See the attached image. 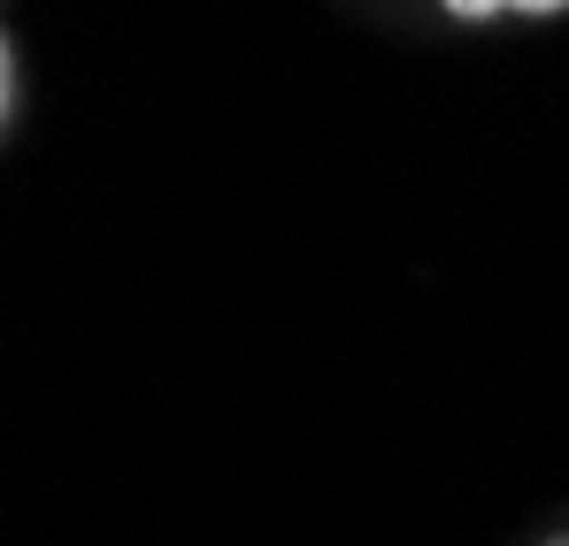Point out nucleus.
Segmentation results:
<instances>
[{
	"instance_id": "nucleus-1",
	"label": "nucleus",
	"mask_w": 569,
	"mask_h": 546,
	"mask_svg": "<svg viewBox=\"0 0 569 546\" xmlns=\"http://www.w3.org/2000/svg\"><path fill=\"white\" fill-rule=\"evenodd\" d=\"M0 116H8V131L23 123V39L16 31L0 39Z\"/></svg>"
},
{
	"instance_id": "nucleus-2",
	"label": "nucleus",
	"mask_w": 569,
	"mask_h": 546,
	"mask_svg": "<svg viewBox=\"0 0 569 546\" xmlns=\"http://www.w3.org/2000/svg\"><path fill=\"white\" fill-rule=\"evenodd\" d=\"M447 23H462V31H500V23H516V8L508 0H431Z\"/></svg>"
},
{
	"instance_id": "nucleus-3",
	"label": "nucleus",
	"mask_w": 569,
	"mask_h": 546,
	"mask_svg": "<svg viewBox=\"0 0 569 546\" xmlns=\"http://www.w3.org/2000/svg\"><path fill=\"white\" fill-rule=\"evenodd\" d=\"M516 8V23H562L569 16V0H508Z\"/></svg>"
},
{
	"instance_id": "nucleus-4",
	"label": "nucleus",
	"mask_w": 569,
	"mask_h": 546,
	"mask_svg": "<svg viewBox=\"0 0 569 546\" xmlns=\"http://www.w3.org/2000/svg\"><path fill=\"white\" fill-rule=\"evenodd\" d=\"M539 546H569V532H555V539H539Z\"/></svg>"
}]
</instances>
